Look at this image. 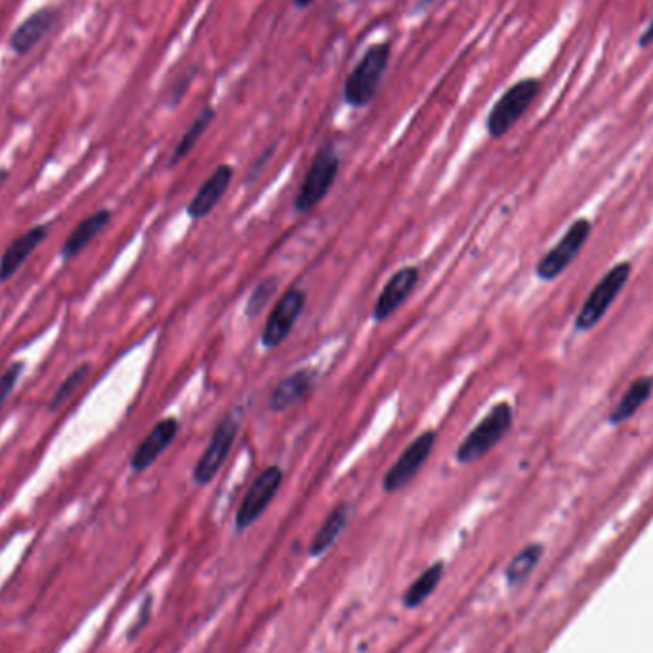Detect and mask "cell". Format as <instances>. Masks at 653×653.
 <instances>
[{"label":"cell","instance_id":"obj_11","mask_svg":"<svg viewBox=\"0 0 653 653\" xmlns=\"http://www.w3.org/2000/svg\"><path fill=\"white\" fill-rule=\"evenodd\" d=\"M417 283H419L417 266H407V268L396 271L376 299L375 308H373V319L376 324H383L386 319H390L413 294Z\"/></svg>","mask_w":653,"mask_h":653},{"label":"cell","instance_id":"obj_16","mask_svg":"<svg viewBox=\"0 0 653 653\" xmlns=\"http://www.w3.org/2000/svg\"><path fill=\"white\" fill-rule=\"evenodd\" d=\"M54 20H56V10L54 8L38 10L18 27V31L12 35L10 45L18 54L30 53L31 48L37 45L40 38L45 37L46 31L53 27Z\"/></svg>","mask_w":653,"mask_h":653},{"label":"cell","instance_id":"obj_15","mask_svg":"<svg viewBox=\"0 0 653 653\" xmlns=\"http://www.w3.org/2000/svg\"><path fill=\"white\" fill-rule=\"evenodd\" d=\"M46 233H48L46 225H35L30 232L23 233L14 243L8 245L4 255L0 258V281H7L22 268V264L33 255V250L46 240Z\"/></svg>","mask_w":653,"mask_h":653},{"label":"cell","instance_id":"obj_22","mask_svg":"<svg viewBox=\"0 0 653 653\" xmlns=\"http://www.w3.org/2000/svg\"><path fill=\"white\" fill-rule=\"evenodd\" d=\"M543 548L539 545H532V547L524 548L514 560L511 565L506 568V578L511 581L512 585L522 583L529 578V573L535 570V565L541 558Z\"/></svg>","mask_w":653,"mask_h":653},{"label":"cell","instance_id":"obj_14","mask_svg":"<svg viewBox=\"0 0 653 653\" xmlns=\"http://www.w3.org/2000/svg\"><path fill=\"white\" fill-rule=\"evenodd\" d=\"M316 373L310 369H301L293 375L287 376L273 388L270 396V409L273 413H281L301 404L314 388Z\"/></svg>","mask_w":653,"mask_h":653},{"label":"cell","instance_id":"obj_4","mask_svg":"<svg viewBox=\"0 0 653 653\" xmlns=\"http://www.w3.org/2000/svg\"><path fill=\"white\" fill-rule=\"evenodd\" d=\"M338 171H340V158L337 151L325 143L322 150L317 151L316 158L310 165L308 174L302 182L301 191L299 196L294 197V209L301 214L312 212L317 205L324 201L330 188L335 186L338 178Z\"/></svg>","mask_w":653,"mask_h":653},{"label":"cell","instance_id":"obj_19","mask_svg":"<svg viewBox=\"0 0 653 653\" xmlns=\"http://www.w3.org/2000/svg\"><path fill=\"white\" fill-rule=\"evenodd\" d=\"M348 516H350V506L346 503H340L335 506V511L330 512L324 526L319 527L314 541L310 545V555L322 556L329 550L335 543H337L340 534L345 532L346 524H348Z\"/></svg>","mask_w":653,"mask_h":653},{"label":"cell","instance_id":"obj_26","mask_svg":"<svg viewBox=\"0 0 653 653\" xmlns=\"http://www.w3.org/2000/svg\"><path fill=\"white\" fill-rule=\"evenodd\" d=\"M151 606H153V598L148 596L145 602L142 604V608L138 611V617H136L135 625L130 627V631H128V640H135L140 632L145 629V625L150 623L151 617Z\"/></svg>","mask_w":653,"mask_h":653},{"label":"cell","instance_id":"obj_27","mask_svg":"<svg viewBox=\"0 0 653 653\" xmlns=\"http://www.w3.org/2000/svg\"><path fill=\"white\" fill-rule=\"evenodd\" d=\"M652 45H653V15H652V22L648 23L646 30H644V33H642V35H640V38H639L640 48H648V46H652Z\"/></svg>","mask_w":653,"mask_h":653},{"label":"cell","instance_id":"obj_28","mask_svg":"<svg viewBox=\"0 0 653 653\" xmlns=\"http://www.w3.org/2000/svg\"><path fill=\"white\" fill-rule=\"evenodd\" d=\"M294 8H299V10H306V8L312 7L316 0H293Z\"/></svg>","mask_w":653,"mask_h":653},{"label":"cell","instance_id":"obj_20","mask_svg":"<svg viewBox=\"0 0 653 653\" xmlns=\"http://www.w3.org/2000/svg\"><path fill=\"white\" fill-rule=\"evenodd\" d=\"M217 119V109L214 107H203L201 113L197 115V119L191 123V127L186 130V135L182 136L180 142L174 148L173 158L168 165H178L180 161L188 158L191 151L196 150L197 143L203 138L205 132L209 130L212 125V120Z\"/></svg>","mask_w":653,"mask_h":653},{"label":"cell","instance_id":"obj_23","mask_svg":"<svg viewBox=\"0 0 653 653\" xmlns=\"http://www.w3.org/2000/svg\"><path fill=\"white\" fill-rule=\"evenodd\" d=\"M278 287L279 283L276 278L264 279L263 283H258L255 291H253V294H250V299H248L247 316H260L264 308H266V304H268V302L276 296V293H278Z\"/></svg>","mask_w":653,"mask_h":653},{"label":"cell","instance_id":"obj_25","mask_svg":"<svg viewBox=\"0 0 653 653\" xmlns=\"http://www.w3.org/2000/svg\"><path fill=\"white\" fill-rule=\"evenodd\" d=\"M23 363H14L12 368L4 371V375L0 376V409L4 406L8 396L14 392V386L22 376Z\"/></svg>","mask_w":653,"mask_h":653},{"label":"cell","instance_id":"obj_2","mask_svg":"<svg viewBox=\"0 0 653 653\" xmlns=\"http://www.w3.org/2000/svg\"><path fill=\"white\" fill-rule=\"evenodd\" d=\"M514 422V411L511 404L501 401L489 411L483 421L466 435L457 450V460L460 465H473L476 460L489 455L499 443L503 442L511 432Z\"/></svg>","mask_w":653,"mask_h":653},{"label":"cell","instance_id":"obj_13","mask_svg":"<svg viewBox=\"0 0 653 653\" xmlns=\"http://www.w3.org/2000/svg\"><path fill=\"white\" fill-rule=\"evenodd\" d=\"M233 180V166L220 165L214 173L205 180L196 197L189 201L188 214L191 220H203L217 209L220 199L225 196Z\"/></svg>","mask_w":653,"mask_h":653},{"label":"cell","instance_id":"obj_7","mask_svg":"<svg viewBox=\"0 0 653 653\" xmlns=\"http://www.w3.org/2000/svg\"><path fill=\"white\" fill-rule=\"evenodd\" d=\"M591 232H593V224L588 220L585 218L575 220L568 228V232L563 233L562 240L558 241L537 264V270H535L537 278L543 281H555L556 278H560L583 250L586 241L591 237Z\"/></svg>","mask_w":653,"mask_h":653},{"label":"cell","instance_id":"obj_5","mask_svg":"<svg viewBox=\"0 0 653 653\" xmlns=\"http://www.w3.org/2000/svg\"><path fill=\"white\" fill-rule=\"evenodd\" d=\"M631 273L632 266L629 263H619L614 266L588 294V299L575 319V329L591 330L600 324L609 308L616 304L617 296L621 294L625 285L629 283Z\"/></svg>","mask_w":653,"mask_h":653},{"label":"cell","instance_id":"obj_21","mask_svg":"<svg viewBox=\"0 0 653 653\" xmlns=\"http://www.w3.org/2000/svg\"><path fill=\"white\" fill-rule=\"evenodd\" d=\"M443 571H445L443 562H435L434 565H430L429 570L422 573L421 578L415 579L413 585L409 586L407 593L404 594L406 608H419L421 604L429 600L438 585L442 583Z\"/></svg>","mask_w":653,"mask_h":653},{"label":"cell","instance_id":"obj_10","mask_svg":"<svg viewBox=\"0 0 653 653\" xmlns=\"http://www.w3.org/2000/svg\"><path fill=\"white\" fill-rule=\"evenodd\" d=\"M306 306V293L299 287H291L278 304L270 312L263 333L264 348H278L283 345L293 333L294 324L299 322Z\"/></svg>","mask_w":653,"mask_h":653},{"label":"cell","instance_id":"obj_8","mask_svg":"<svg viewBox=\"0 0 653 653\" xmlns=\"http://www.w3.org/2000/svg\"><path fill=\"white\" fill-rule=\"evenodd\" d=\"M435 440L438 434L434 430H427L407 445V450L399 455L398 460L384 476L383 489L386 493H398L399 489L406 488L413 481L415 476L421 473L422 466L432 455Z\"/></svg>","mask_w":653,"mask_h":653},{"label":"cell","instance_id":"obj_18","mask_svg":"<svg viewBox=\"0 0 653 653\" xmlns=\"http://www.w3.org/2000/svg\"><path fill=\"white\" fill-rule=\"evenodd\" d=\"M652 394L653 376H640L629 386V390L625 392L623 398L619 399L616 409L609 413V422L617 427V424L631 421L632 417L639 413L640 407L652 398Z\"/></svg>","mask_w":653,"mask_h":653},{"label":"cell","instance_id":"obj_29","mask_svg":"<svg viewBox=\"0 0 653 653\" xmlns=\"http://www.w3.org/2000/svg\"><path fill=\"white\" fill-rule=\"evenodd\" d=\"M8 180V171H0V188L7 184Z\"/></svg>","mask_w":653,"mask_h":653},{"label":"cell","instance_id":"obj_1","mask_svg":"<svg viewBox=\"0 0 653 653\" xmlns=\"http://www.w3.org/2000/svg\"><path fill=\"white\" fill-rule=\"evenodd\" d=\"M392 43L383 40L373 45L361 56L346 77L342 86V100L348 107L363 109L375 100L378 86L383 83L384 73L390 66Z\"/></svg>","mask_w":653,"mask_h":653},{"label":"cell","instance_id":"obj_12","mask_svg":"<svg viewBox=\"0 0 653 653\" xmlns=\"http://www.w3.org/2000/svg\"><path fill=\"white\" fill-rule=\"evenodd\" d=\"M178 430H180V422L173 419V417L158 422L150 434L145 435V440L138 445V450L130 458L132 470L135 473L148 470L168 450V445L174 442Z\"/></svg>","mask_w":653,"mask_h":653},{"label":"cell","instance_id":"obj_6","mask_svg":"<svg viewBox=\"0 0 653 653\" xmlns=\"http://www.w3.org/2000/svg\"><path fill=\"white\" fill-rule=\"evenodd\" d=\"M241 422H243L241 409H233L232 413L225 415L224 419L218 422L211 443L207 445V450L194 468V480L197 486H209L217 478L220 468L224 466L225 458L232 453L233 442L240 434Z\"/></svg>","mask_w":653,"mask_h":653},{"label":"cell","instance_id":"obj_24","mask_svg":"<svg viewBox=\"0 0 653 653\" xmlns=\"http://www.w3.org/2000/svg\"><path fill=\"white\" fill-rule=\"evenodd\" d=\"M89 371H91V365H86V363H84V365H81V368L77 369V371H73V373L66 378V383L61 384L60 388H58V392L54 394L53 401H50V409H53V411H56V409H58V407H60L66 399L71 398V396L75 394L77 388H79V386L86 381Z\"/></svg>","mask_w":653,"mask_h":653},{"label":"cell","instance_id":"obj_9","mask_svg":"<svg viewBox=\"0 0 653 653\" xmlns=\"http://www.w3.org/2000/svg\"><path fill=\"white\" fill-rule=\"evenodd\" d=\"M281 483H283V470L279 466H268L260 473L255 483L248 489L247 495L237 511V516H235V526L240 532L256 524L264 512L268 511L271 501L278 495Z\"/></svg>","mask_w":653,"mask_h":653},{"label":"cell","instance_id":"obj_17","mask_svg":"<svg viewBox=\"0 0 653 653\" xmlns=\"http://www.w3.org/2000/svg\"><path fill=\"white\" fill-rule=\"evenodd\" d=\"M109 220H112V212L109 211L94 212L91 217L84 218L83 222L71 232L66 245L61 248V258L68 260V258L79 255L91 241L96 240L100 233L106 230Z\"/></svg>","mask_w":653,"mask_h":653},{"label":"cell","instance_id":"obj_3","mask_svg":"<svg viewBox=\"0 0 653 653\" xmlns=\"http://www.w3.org/2000/svg\"><path fill=\"white\" fill-rule=\"evenodd\" d=\"M539 94H541V81L534 77L512 84L511 89L497 100L495 106L491 107V112H489L488 120H486L488 135L493 140L509 135L512 128L518 125L520 119L529 112V107Z\"/></svg>","mask_w":653,"mask_h":653}]
</instances>
